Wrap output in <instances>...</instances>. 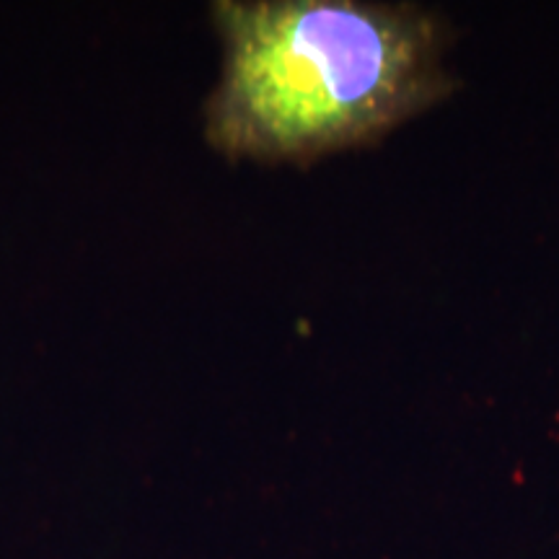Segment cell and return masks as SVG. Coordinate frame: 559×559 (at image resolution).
I'll use <instances>...</instances> for the list:
<instances>
[{
    "label": "cell",
    "mask_w": 559,
    "mask_h": 559,
    "mask_svg": "<svg viewBox=\"0 0 559 559\" xmlns=\"http://www.w3.org/2000/svg\"><path fill=\"white\" fill-rule=\"evenodd\" d=\"M205 140L230 160L309 166L381 143L451 94L449 26L415 3L218 0Z\"/></svg>",
    "instance_id": "1"
}]
</instances>
